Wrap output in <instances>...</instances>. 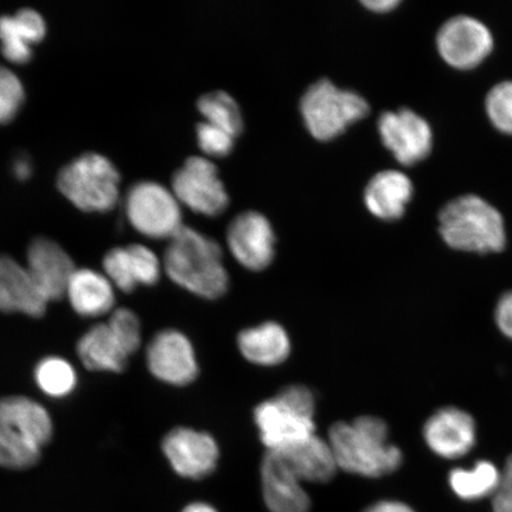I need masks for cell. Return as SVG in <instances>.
<instances>
[{
	"label": "cell",
	"instance_id": "1",
	"mask_svg": "<svg viewBox=\"0 0 512 512\" xmlns=\"http://www.w3.org/2000/svg\"><path fill=\"white\" fill-rule=\"evenodd\" d=\"M328 441L338 470L367 478L390 475L402 464V452L390 443L386 422L376 416H360L352 422L332 425Z\"/></svg>",
	"mask_w": 512,
	"mask_h": 512
},
{
	"label": "cell",
	"instance_id": "2",
	"mask_svg": "<svg viewBox=\"0 0 512 512\" xmlns=\"http://www.w3.org/2000/svg\"><path fill=\"white\" fill-rule=\"evenodd\" d=\"M163 267L176 285L203 299H219L227 293L229 274L222 248L215 240L183 226L166 248Z\"/></svg>",
	"mask_w": 512,
	"mask_h": 512
},
{
	"label": "cell",
	"instance_id": "3",
	"mask_svg": "<svg viewBox=\"0 0 512 512\" xmlns=\"http://www.w3.org/2000/svg\"><path fill=\"white\" fill-rule=\"evenodd\" d=\"M53 437V421L40 403L24 396L0 399V466H34Z\"/></svg>",
	"mask_w": 512,
	"mask_h": 512
},
{
	"label": "cell",
	"instance_id": "4",
	"mask_svg": "<svg viewBox=\"0 0 512 512\" xmlns=\"http://www.w3.org/2000/svg\"><path fill=\"white\" fill-rule=\"evenodd\" d=\"M439 233L448 247L469 253H498L507 245L504 219L484 198H454L439 213Z\"/></svg>",
	"mask_w": 512,
	"mask_h": 512
},
{
	"label": "cell",
	"instance_id": "5",
	"mask_svg": "<svg viewBox=\"0 0 512 512\" xmlns=\"http://www.w3.org/2000/svg\"><path fill=\"white\" fill-rule=\"evenodd\" d=\"M369 111L363 96L338 88L329 80L313 83L300 101L307 131L320 142L341 136L349 126L366 118Z\"/></svg>",
	"mask_w": 512,
	"mask_h": 512
},
{
	"label": "cell",
	"instance_id": "6",
	"mask_svg": "<svg viewBox=\"0 0 512 512\" xmlns=\"http://www.w3.org/2000/svg\"><path fill=\"white\" fill-rule=\"evenodd\" d=\"M119 184L117 168L99 153L76 158L57 177L63 196L86 213H106L117 206Z\"/></svg>",
	"mask_w": 512,
	"mask_h": 512
},
{
	"label": "cell",
	"instance_id": "7",
	"mask_svg": "<svg viewBox=\"0 0 512 512\" xmlns=\"http://www.w3.org/2000/svg\"><path fill=\"white\" fill-rule=\"evenodd\" d=\"M128 221L151 239H171L183 227L182 208L172 190L156 182H139L128 190Z\"/></svg>",
	"mask_w": 512,
	"mask_h": 512
},
{
	"label": "cell",
	"instance_id": "8",
	"mask_svg": "<svg viewBox=\"0 0 512 512\" xmlns=\"http://www.w3.org/2000/svg\"><path fill=\"white\" fill-rule=\"evenodd\" d=\"M172 192L181 206L214 217L223 213L229 196L216 165L204 157H190L172 177Z\"/></svg>",
	"mask_w": 512,
	"mask_h": 512
},
{
	"label": "cell",
	"instance_id": "9",
	"mask_svg": "<svg viewBox=\"0 0 512 512\" xmlns=\"http://www.w3.org/2000/svg\"><path fill=\"white\" fill-rule=\"evenodd\" d=\"M435 42L441 59L458 70L477 68L494 50L490 29L479 19L465 15L441 25Z\"/></svg>",
	"mask_w": 512,
	"mask_h": 512
},
{
	"label": "cell",
	"instance_id": "10",
	"mask_svg": "<svg viewBox=\"0 0 512 512\" xmlns=\"http://www.w3.org/2000/svg\"><path fill=\"white\" fill-rule=\"evenodd\" d=\"M377 127L383 145L401 165L412 166L430 156L433 131L420 114L409 108L384 112Z\"/></svg>",
	"mask_w": 512,
	"mask_h": 512
},
{
	"label": "cell",
	"instance_id": "11",
	"mask_svg": "<svg viewBox=\"0 0 512 512\" xmlns=\"http://www.w3.org/2000/svg\"><path fill=\"white\" fill-rule=\"evenodd\" d=\"M146 363L156 379L176 387L188 386L200 371L190 339L174 329L160 331L151 339Z\"/></svg>",
	"mask_w": 512,
	"mask_h": 512
},
{
	"label": "cell",
	"instance_id": "12",
	"mask_svg": "<svg viewBox=\"0 0 512 512\" xmlns=\"http://www.w3.org/2000/svg\"><path fill=\"white\" fill-rule=\"evenodd\" d=\"M254 421L267 452H281L316 434L315 418L287 405L278 396L254 409Z\"/></svg>",
	"mask_w": 512,
	"mask_h": 512
},
{
	"label": "cell",
	"instance_id": "13",
	"mask_svg": "<svg viewBox=\"0 0 512 512\" xmlns=\"http://www.w3.org/2000/svg\"><path fill=\"white\" fill-rule=\"evenodd\" d=\"M162 450L166 459L183 478L200 480L216 470L220 448L209 433L177 427L165 435Z\"/></svg>",
	"mask_w": 512,
	"mask_h": 512
},
{
	"label": "cell",
	"instance_id": "14",
	"mask_svg": "<svg viewBox=\"0 0 512 512\" xmlns=\"http://www.w3.org/2000/svg\"><path fill=\"white\" fill-rule=\"evenodd\" d=\"M227 243L234 259L246 270L264 271L274 260L272 224L258 211H246L235 217L227 230Z\"/></svg>",
	"mask_w": 512,
	"mask_h": 512
},
{
	"label": "cell",
	"instance_id": "15",
	"mask_svg": "<svg viewBox=\"0 0 512 512\" xmlns=\"http://www.w3.org/2000/svg\"><path fill=\"white\" fill-rule=\"evenodd\" d=\"M27 261V270L48 303L66 297L76 267L59 243L47 238L35 239L28 248Z\"/></svg>",
	"mask_w": 512,
	"mask_h": 512
},
{
	"label": "cell",
	"instance_id": "16",
	"mask_svg": "<svg viewBox=\"0 0 512 512\" xmlns=\"http://www.w3.org/2000/svg\"><path fill=\"white\" fill-rule=\"evenodd\" d=\"M261 489L266 507L271 512H310L311 499L298 478L283 458L275 452H266L262 459Z\"/></svg>",
	"mask_w": 512,
	"mask_h": 512
},
{
	"label": "cell",
	"instance_id": "17",
	"mask_svg": "<svg viewBox=\"0 0 512 512\" xmlns=\"http://www.w3.org/2000/svg\"><path fill=\"white\" fill-rule=\"evenodd\" d=\"M424 438L427 446L438 456L457 459L475 446L476 422L463 409L446 407L427 420Z\"/></svg>",
	"mask_w": 512,
	"mask_h": 512
},
{
	"label": "cell",
	"instance_id": "18",
	"mask_svg": "<svg viewBox=\"0 0 512 512\" xmlns=\"http://www.w3.org/2000/svg\"><path fill=\"white\" fill-rule=\"evenodd\" d=\"M47 305L27 267L9 255L0 254V311L40 318L46 313Z\"/></svg>",
	"mask_w": 512,
	"mask_h": 512
},
{
	"label": "cell",
	"instance_id": "19",
	"mask_svg": "<svg viewBox=\"0 0 512 512\" xmlns=\"http://www.w3.org/2000/svg\"><path fill=\"white\" fill-rule=\"evenodd\" d=\"M413 195L411 178L398 170H384L370 179L364 190V203L371 215L390 222L405 215Z\"/></svg>",
	"mask_w": 512,
	"mask_h": 512
},
{
	"label": "cell",
	"instance_id": "20",
	"mask_svg": "<svg viewBox=\"0 0 512 512\" xmlns=\"http://www.w3.org/2000/svg\"><path fill=\"white\" fill-rule=\"evenodd\" d=\"M43 17L32 9L19 10L14 16L0 17V48L5 59L16 64L30 61L32 46L46 36Z\"/></svg>",
	"mask_w": 512,
	"mask_h": 512
},
{
	"label": "cell",
	"instance_id": "21",
	"mask_svg": "<svg viewBox=\"0 0 512 512\" xmlns=\"http://www.w3.org/2000/svg\"><path fill=\"white\" fill-rule=\"evenodd\" d=\"M303 483L325 484L336 476L337 462L328 439L317 434L303 443L275 452Z\"/></svg>",
	"mask_w": 512,
	"mask_h": 512
},
{
	"label": "cell",
	"instance_id": "22",
	"mask_svg": "<svg viewBox=\"0 0 512 512\" xmlns=\"http://www.w3.org/2000/svg\"><path fill=\"white\" fill-rule=\"evenodd\" d=\"M238 348L248 362L260 367H275L286 362L291 354V339L284 326L265 322L242 330Z\"/></svg>",
	"mask_w": 512,
	"mask_h": 512
},
{
	"label": "cell",
	"instance_id": "23",
	"mask_svg": "<svg viewBox=\"0 0 512 512\" xmlns=\"http://www.w3.org/2000/svg\"><path fill=\"white\" fill-rule=\"evenodd\" d=\"M70 305L78 315L95 318L112 311L115 304L113 284L105 274L76 268L70 278L67 294Z\"/></svg>",
	"mask_w": 512,
	"mask_h": 512
},
{
	"label": "cell",
	"instance_id": "24",
	"mask_svg": "<svg viewBox=\"0 0 512 512\" xmlns=\"http://www.w3.org/2000/svg\"><path fill=\"white\" fill-rule=\"evenodd\" d=\"M76 349L83 366L92 371L123 373L131 357L108 323L89 329Z\"/></svg>",
	"mask_w": 512,
	"mask_h": 512
},
{
	"label": "cell",
	"instance_id": "25",
	"mask_svg": "<svg viewBox=\"0 0 512 512\" xmlns=\"http://www.w3.org/2000/svg\"><path fill=\"white\" fill-rule=\"evenodd\" d=\"M501 479V472L495 464L478 462L470 470L456 469L450 473L451 488L458 497L465 501H477L495 494Z\"/></svg>",
	"mask_w": 512,
	"mask_h": 512
},
{
	"label": "cell",
	"instance_id": "26",
	"mask_svg": "<svg viewBox=\"0 0 512 512\" xmlns=\"http://www.w3.org/2000/svg\"><path fill=\"white\" fill-rule=\"evenodd\" d=\"M198 111L204 121L222 128L235 138L243 130V119L238 102L226 92L216 91L204 94L197 102Z\"/></svg>",
	"mask_w": 512,
	"mask_h": 512
},
{
	"label": "cell",
	"instance_id": "27",
	"mask_svg": "<svg viewBox=\"0 0 512 512\" xmlns=\"http://www.w3.org/2000/svg\"><path fill=\"white\" fill-rule=\"evenodd\" d=\"M35 380L44 394L64 398L73 392L78 382L75 370L61 357H47L37 364Z\"/></svg>",
	"mask_w": 512,
	"mask_h": 512
},
{
	"label": "cell",
	"instance_id": "28",
	"mask_svg": "<svg viewBox=\"0 0 512 512\" xmlns=\"http://www.w3.org/2000/svg\"><path fill=\"white\" fill-rule=\"evenodd\" d=\"M485 111L498 132L512 136V81L499 82L490 89Z\"/></svg>",
	"mask_w": 512,
	"mask_h": 512
},
{
	"label": "cell",
	"instance_id": "29",
	"mask_svg": "<svg viewBox=\"0 0 512 512\" xmlns=\"http://www.w3.org/2000/svg\"><path fill=\"white\" fill-rule=\"evenodd\" d=\"M24 87L18 76L9 68L0 66V124L9 123L21 110Z\"/></svg>",
	"mask_w": 512,
	"mask_h": 512
},
{
	"label": "cell",
	"instance_id": "30",
	"mask_svg": "<svg viewBox=\"0 0 512 512\" xmlns=\"http://www.w3.org/2000/svg\"><path fill=\"white\" fill-rule=\"evenodd\" d=\"M126 248L137 285H156L162 275V262L156 253L143 245H131Z\"/></svg>",
	"mask_w": 512,
	"mask_h": 512
},
{
	"label": "cell",
	"instance_id": "31",
	"mask_svg": "<svg viewBox=\"0 0 512 512\" xmlns=\"http://www.w3.org/2000/svg\"><path fill=\"white\" fill-rule=\"evenodd\" d=\"M107 323L123 343L127 354H136L142 345V325L136 313L128 309L115 310Z\"/></svg>",
	"mask_w": 512,
	"mask_h": 512
},
{
	"label": "cell",
	"instance_id": "32",
	"mask_svg": "<svg viewBox=\"0 0 512 512\" xmlns=\"http://www.w3.org/2000/svg\"><path fill=\"white\" fill-rule=\"evenodd\" d=\"M105 275L120 291L131 293L138 287L133 278L130 256L126 247L111 249L104 258Z\"/></svg>",
	"mask_w": 512,
	"mask_h": 512
},
{
	"label": "cell",
	"instance_id": "33",
	"mask_svg": "<svg viewBox=\"0 0 512 512\" xmlns=\"http://www.w3.org/2000/svg\"><path fill=\"white\" fill-rule=\"evenodd\" d=\"M196 136L198 147L209 157H226L234 149L235 137L207 121L197 125Z\"/></svg>",
	"mask_w": 512,
	"mask_h": 512
},
{
	"label": "cell",
	"instance_id": "34",
	"mask_svg": "<svg viewBox=\"0 0 512 512\" xmlns=\"http://www.w3.org/2000/svg\"><path fill=\"white\" fill-rule=\"evenodd\" d=\"M492 507L495 512H512V456L505 464L499 484L492 495Z\"/></svg>",
	"mask_w": 512,
	"mask_h": 512
},
{
	"label": "cell",
	"instance_id": "35",
	"mask_svg": "<svg viewBox=\"0 0 512 512\" xmlns=\"http://www.w3.org/2000/svg\"><path fill=\"white\" fill-rule=\"evenodd\" d=\"M495 319L502 334L512 339V291L504 293L499 299Z\"/></svg>",
	"mask_w": 512,
	"mask_h": 512
},
{
	"label": "cell",
	"instance_id": "36",
	"mask_svg": "<svg viewBox=\"0 0 512 512\" xmlns=\"http://www.w3.org/2000/svg\"><path fill=\"white\" fill-rule=\"evenodd\" d=\"M364 512H415L412 508H409L408 505L403 504L401 502L395 501H383L371 505Z\"/></svg>",
	"mask_w": 512,
	"mask_h": 512
},
{
	"label": "cell",
	"instance_id": "37",
	"mask_svg": "<svg viewBox=\"0 0 512 512\" xmlns=\"http://www.w3.org/2000/svg\"><path fill=\"white\" fill-rule=\"evenodd\" d=\"M370 11L376 12V14H387V12L393 11L400 5L398 0H367L362 3Z\"/></svg>",
	"mask_w": 512,
	"mask_h": 512
},
{
	"label": "cell",
	"instance_id": "38",
	"mask_svg": "<svg viewBox=\"0 0 512 512\" xmlns=\"http://www.w3.org/2000/svg\"><path fill=\"white\" fill-rule=\"evenodd\" d=\"M15 175L18 179H27L31 174V163L28 158L19 157L14 165Z\"/></svg>",
	"mask_w": 512,
	"mask_h": 512
},
{
	"label": "cell",
	"instance_id": "39",
	"mask_svg": "<svg viewBox=\"0 0 512 512\" xmlns=\"http://www.w3.org/2000/svg\"><path fill=\"white\" fill-rule=\"evenodd\" d=\"M182 512H219L213 505L204 502H195L187 505Z\"/></svg>",
	"mask_w": 512,
	"mask_h": 512
}]
</instances>
